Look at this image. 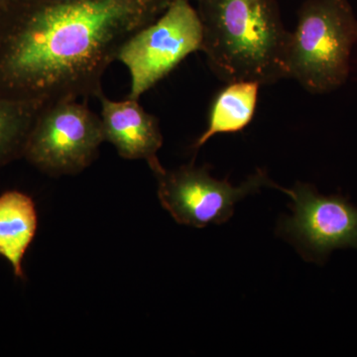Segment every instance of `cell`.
Instances as JSON below:
<instances>
[{"instance_id":"6da1fadb","label":"cell","mask_w":357,"mask_h":357,"mask_svg":"<svg viewBox=\"0 0 357 357\" xmlns=\"http://www.w3.org/2000/svg\"><path fill=\"white\" fill-rule=\"evenodd\" d=\"M173 0H15L0 13V96L46 105L102 93L122 46Z\"/></svg>"},{"instance_id":"7a4b0ae2","label":"cell","mask_w":357,"mask_h":357,"mask_svg":"<svg viewBox=\"0 0 357 357\" xmlns=\"http://www.w3.org/2000/svg\"><path fill=\"white\" fill-rule=\"evenodd\" d=\"M201 51L220 81L277 83L288 79L290 33L276 0H199Z\"/></svg>"},{"instance_id":"3957f363","label":"cell","mask_w":357,"mask_h":357,"mask_svg":"<svg viewBox=\"0 0 357 357\" xmlns=\"http://www.w3.org/2000/svg\"><path fill=\"white\" fill-rule=\"evenodd\" d=\"M357 44V18L349 0H304L290 33L288 79L324 95L347 83Z\"/></svg>"},{"instance_id":"277c9868","label":"cell","mask_w":357,"mask_h":357,"mask_svg":"<svg viewBox=\"0 0 357 357\" xmlns=\"http://www.w3.org/2000/svg\"><path fill=\"white\" fill-rule=\"evenodd\" d=\"M203 26L191 0H173L165 11L122 46L117 61L130 74L128 98L139 100L188 56L201 51Z\"/></svg>"},{"instance_id":"5b68a950","label":"cell","mask_w":357,"mask_h":357,"mask_svg":"<svg viewBox=\"0 0 357 357\" xmlns=\"http://www.w3.org/2000/svg\"><path fill=\"white\" fill-rule=\"evenodd\" d=\"M103 141L100 115L79 100H59L40 110L23 157L49 175H74L93 163Z\"/></svg>"},{"instance_id":"8992f818","label":"cell","mask_w":357,"mask_h":357,"mask_svg":"<svg viewBox=\"0 0 357 357\" xmlns=\"http://www.w3.org/2000/svg\"><path fill=\"white\" fill-rule=\"evenodd\" d=\"M158 180V198L162 206L180 225L204 227L222 225L234 215V204L246 196L259 192L271 181L258 170L238 187L229 181L211 177L204 167L189 164L177 170L155 174Z\"/></svg>"},{"instance_id":"52a82bcc","label":"cell","mask_w":357,"mask_h":357,"mask_svg":"<svg viewBox=\"0 0 357 357\" xmlns=\"http://www.w3.org/2000/svg\"><path fill=\"white\" fill-rule=\"evenodd\" d=\"M292 199V217L281 220L279 234L292 241L303 256L321 261L337 248H357V208L340 195L323 196L314 185L297 183L284 189Z\"/></svg>"},{"instance_id":"ba28073f","label":"cell","mask_w":357,"mask_h":357,"mask_svg":"<svg viewBox=\"0 0 357 357\" xmlns=\"http://www.w3.org/2000/svg\"><path fill=\"white\" fill-rule=\"evenodd\" d=\"M102 112L100 121L105 141H109L122 158L143 159L154 174L162 172L157 153L163 145V135L159 121L154 115L143 109L138 100H109L98 96Z\"/></svg>"},{"instance_id":"9c48e42d","label":"cell","mask_w":357,"mask_h":357,"mask_svg":"<svg viewBox=\"0 0 357 357\" xmlns=\"http://www.w3.org/2000/svg\"><path fill=\"white\" fill-rule=\"evenodd\" d=\"M37 227L38 215L31 197L20 191L0 195V256L10 263L21 280L25 279L23 259Z\"/></svg>"},{"instance_id":"30bf717a","label":"cell","mask_w":357,"mask_h":357,"mask_svg":"<svg viewBox=\"0 0 357 357\" xmlns=\"http://www.w3.org/2000/svg\"><path fill=\"white\" fill-rule=\"evenodd\" d=\"M259 83L231 82L215 96L208 116V128L192 145L198 150L218 134L241 132L252 121L257 107Z\"/></svg>"},{"instance_id":"8fae6325","label":"cell","mask_w":357,"mask_h":357,"mask_svg":"<svg viewBox=\"0 0 357 357\" xmlns=\"http://www.w3.org/2000/svg\"><path fill=\"white\" fill-rule=\"evenodd\" d=\"M43 107L0 96V167L23 157L26 140Z\"/></svg>"},{"instance_id":"7c38bea8","label":"cell","mask_w":357,"mask_h":357,"mask_svg":"<svg viewBox=\"0 0 357 357\" xmlns=\"http://www.w3.org/2000/svg\"><path fill=\"white\" fill-rule=\"evenodd\" d=\"M14 1H15V0H0V13L6 10V9L8 8Z\"/></svg>"},{"instance_id":"4fadbf2b","label":"cell","mask_w":357,"mask_h":357,"mask_svg":"<svg viewBox=\"0 0 357 357\" xmlns=\"http://www.w3.org/2000/svg\"><path fill=\"white\" fill-rule=\"evenodd\" d=\"M40 1L51 2V3H68V2L82 1V0H40Z\"/></svg>"},{"instance_id":"5bb4252c","label":"cell","mask_w":357,"mask_h":357,"mask_svg":"<svg viewBox=\"0 0 357 357\" xmlns=\"http://www.w3.org/2000/svg\"><path fill=\"white\" fill-rule=\"evenodd\" d=\"M197 1H199V0H197Z\"/></svg>"}]
</instances>
